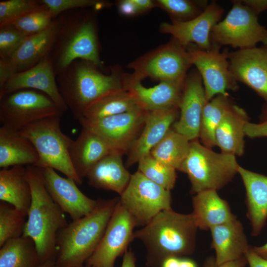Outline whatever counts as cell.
Segmentation results:
<instances>
[{
  "mask_svg": "<svg viewBox=\"0 0 267 267\" xmlns=\"http://www.w3.org/2000/svg\"><path fill=\"white\" fill-rule=\"evenodd\" d=\"M26 167L32 200L23 236L34 241L42 263L56 260L58 233L68 224L65 213L45 187L41 168L32 165Z\"/></svg>",
  "mask_w": 267,
  "mask_h": 267,
  "instance_id": "2",
  "label": "cell"
},
{
  "mask_svg": "<svg viewBox=\"0 0 267 267\" xmlns=\"http://www.w3.org/2000/svg\"><path fill=\"white\" fill-rule=\"evenodd\" d=\"M121 78L124 89L142 109L153 111L178 107L184 82L161 81L153 87L146 88L133 74H123Z\"/></svg>",
  "mask_w": 267,
  "mask_h": 267,
  "instance_id": "20",
  "label": "cell"
},
{
  "mask_svg": "<svg viewBox=\"0 0 267 267\" xmlns=\"http://www.w3.org/2000/svg\"><path fill=\"white\" fill-rule=\"evenodd\" d=\"M244 257L249 267H267V260L254 252L252 246L246 253Z\"/></svg>",
  "mask_w": 267,
  "mask_h": 267,
  "instance_id": "44",
  "label": "cell"
},
{
  "mask_svg": "<svg viewBox=\"0 0 267 267\" xmlns=\"http://www.w3.org/2000/svg\"><path fill=\"white\" fill-rule=\"evenodd\" d=\"M146 111L140 107L97 120L80 123L102 137L113 153L123 155L140 134L144 125Z\"/></svg>",
  "mask_w": 267,
  "mask_h": 267,
  "instance_id": "14",
  "label": "cell"
},
{
  "mask_svg": "<svg viewBox=\"0 0 267 267\" xmlns=\"http://www.w3.org/2000/svg\"><path fill=\"white\" fill-rule=\"evenodd\" d=\"M199 141H190L188 154L179 171L187 174L191 193L218 191L231 181L239 167L236 156L213 151Z\"/></svg>",
  "mask_w": 267,
  "mask_h": 267,
  "instance_id": "6",
  "label": "cell"
},
{
  "mask_svg": "<svg viewBox=\"0 0 267 267\" xmlns=\"http://www.w3.org/2000/svg\"><path fill=\"white\" fill-rule=\"evenodd\" d=\"M138 171L146 178L171 191L175 186L176 170L154 158L150 153L138 162Z\"/></svg>",
  "mask_w": 267,
  "mask_h": 267,
  "instance_id": "35",
  "label": "cell"
},
{
  "mask_svg": "<svg viewBox=\"0 0 267 267\" xmlns=\"http://www.w3.org/2000/svg\"><path fill=\"white\" fill-rule=\"evenodd\" d=\"M136 222L119 200L96 249L85 265L91 267H115L116 259L123 256L134 240Z\"/></svg>",
  "mask_w": 267,
  "mask_h": 267,
  "instance_id": "13",
  "label": "cell"
},
{
  "mask_svg": "<svg viewBox=\"0 0 267 267\" xmlns=\"http://www.w3.org/2000/svg\"><path fill=\"white\" fill-rule=\"evenodd\" d=\"M51 267H60L59 266H58L57 265H56L55 264L54 265H53V266H52Z\"/></svg>",
  "mask_w": 267,
  "mask_h": 267,
  "instance_id": "54",
  "label": "cell"
},
{
  "mask_svg": "<svg viewBox=\"0 0 267 267\" xmlns=\"http://www.w3.org/2000/svg\"><path fill=\"white\" fill-rule=\"evenodd\" d=\"M119 198L98 199L89 214L61 229L57 237L55 265L60 267L84 265L104 234Z\"/></svg>",
  "mask_w": 267,
  "mask_h": 267,
  "instance_id": "4",
  "label": "cell"
},
{
  "mask_svg": "<svg viewBox=\"0 0 267 267\" xmlns=\"http://www.w3.org/2000/svg\"><path fill=\"white\" fill-rule=\"evenodd\" d=\"M84 10L66 11L57 17L58 30L49 53L56 76L77 59L102 66L95 21Z\"/></svg>",
  "mask_w": 267,
  "mask_h": 267,
  "instance_id": "3",
  "label": "cell"
},
{
  "mask_svg": "<svg viewBox=\"0 0 267 267\" xmlns=\"http://www.w3.org/2000/svg\"><path fill=\"white\" fill-rule=\"evenodd\" d=\"M220 48L215 44L207 50L194 44L186 47L192 65L195 66L201 77L208 101L219 94H228V90L238 89L237 81L229 68V52L227 50L221 51Z\"/></svg>",
  "mask_w": 267,
  "mask_h": 267,
  "instance_id": "12",
  "label": "cell"
},
{
  "mask_svg": "<svg viewBox=\"0 0 267 267\" xmlns=\"http://www.w3.org/2000/svg\"><path fill=\"white\" fill-rule=\"evenodd\" d=\"M208 101L199 72L191 71L184 81L178 104L179 116L173 129L190 141L199 139L202 115Z\"/></svg>",
  "mask_w": 267,
  "mask_h": 267,
  "instance_id": "16",
  "label": "cell"
},
{
  "mask_svg": "<svg viewBox=\"0 0 267 267\" xmlns=\"http://www.w3.org/2000/svg\"><path fill=\"white\" fill-rule=\"evenodd\" d=\"M112 153L111 147L102 137L85 127L72 140L69 149L73 167L82 180L95 164Z\"/></svg>",
  "mask_w": 267,
  "mask_h": 267,
  "instance_id": "23",
  "label": "cell"
},
{
  "mask_svg": "<svg viewBox=\"0 0 267 267\" xmlns=\"http://www.w3.org/2000/svg\"><path fill=\"white\" fill-rule=\"evenodd\" d=\"M39 157L31 141L19 131L1 126L0 128V167L36 166Z\"/></svg>",
  "mask_w": 267,
  "mask_h": 267,
  "instance_id": "29",
  "label": "cell"
},
{
  "mask_svg": "<svg viewBox=\"0 0 267 267\" xmlns=\"http://www.w3.org/2000/svg\"><path fill=\"white\" fill-rule=\"evenodd\" d=\"M192 65L186 47L173 39L131 62L128 67L142 80L149 78L161 81L184 82Z\"/></svg>",
  "mask_w": 267,
  "mask_h": 267,
  "instance_id": "9",
  "label": "cell"
},
{
  "mask_svg": "<svg viewBox=\"0 0 267 267\" xmlns=\"http://www.w3.org/2000/svg\"><path fill=\"white\" fill-rule=\"evenodd\" d=\"M58 27L56 17L45 30L28 36L9 59L6 61L0 60V62L12 74L33 67L50 53Z\"/></svg>",
  "mask_w": 267,
  "mask_h": 267,
  "instance_id": "22",
  "label": "cell"
},
{
  "mask_svg": "<svg viewBox=\"0 0 267 267\" xmlns=\"http://www.w3.org/2000/svg\"><path fill=\"white\" fill-rule=\"evenodd\" d=\"M247 265L245 257L239 259L221 264L217 263L215 256L208 257L202 267H246Z\"/></svg>",
  "mask_w": 267,
  "mask_h": 267,
  "instance_id": "43",
  "label": "cell"
},
{
  "mask_svg": "<svg viewBox=\"0 0 267 267\" xmlns=\"http://www.w3.org/2000/svg\"><path fill=\"white\" fill-rule=\"evenodd\" d=\"M99 68L89 61L77 59L56 76L64 101L78 121L93 102L110 92L124 89L121 77L114 70L106 75Z\"/></svg>",
  "mask_w": 267,
  "mask_h": 267,
  "instance_id": "5",
  "label": "cell"
},
{
  "mask_svg": "<svg viewBox=\"0 0 267 267\" xmlns=\"http://www.w3.org/2000/svg\"><path fill=\"white\" fill-rule=\"evenodd\" d=\"M156 6L164 10L172 18V21L184 22L201 14L208 3L207 0H158Z\"/></svg>",
  "mask_w": 267,
  "mask_h": 267,
  "instance_id": "37",
  "label": "cell"
},
{
  "mask_svg": "<svg viewBox=\"0 0 267 267\" xmlns=\"http://www.w3.org/2000/svg\"><path fill=\"white\" fill-rule=\"evenodd\" d=\"M135 257L132 250H127L123 255L121 267H136Z\"/></svg>",
  "mask_w": 267,
  "mask_h": 267,
  "instance_id": "46",
  "label": "cell"
},
{
  "mask_svg": "<svg viewBox=\"0 0 267 267\" xmlns=\"http://www.w3.org/2000/svg\"><path fill=\"white\" fill-rule=\"evenodd\" d=\"M229 62L236 80L249 87L267 101V46L229 52Z\"/></svg>",
  "mask_w": 267,
  "mask_h": 267,
  "instance_id": "19",
  "label": "cell"
},
{
  "mask_svg": "<svg viewBox=\"0 0 267 267\" xmlns=\"http://www.w3.org/2000/svg\"><path fill=\"white\" fill-rule=\"evenodd\" d=\"M118 8L120 13L126 16H133L140 13L133 0H123L118 3Z\"/></svg>",
  "mask_w": 267,
  "mask_h": 267,
  "instance_id": "45",
  "label": "cell"
},
{
  "mask_svg": "<svg viewBox=\"0 0 267 267\" xmlns=\"http://www.w3.org/2000/svg\"><path fill=\"white\" fill-rule=\"evenodd\" d=\"M180 257H171L166 259L161 267H179Z\"/></svg>",
  "mask_w": 267,
  "mask_h": 267,
  "instance_id": "48",
  "label": "cell"
},
{
  "mask_svg": "<svg viewBox=\"0 0 267 267\" xmlns=\"http://www.w3.org/2000/svg\"><path fill=\"white\" fill-rule=\"evenodd\" d=\"M27 37L11 23L0 26V60L9 59Z\"/></svg>",
  "mask_w": 267,
  "mask_h": 267,
  "instance_id": "40",
  "label": "cell"
},
{
  "mask_svg": "<svg viewBox=\"0 0 267 267\" xmlns=\"http://www.w3.org/2000/svg\"><path fill=\"white\" fill-rule=\"evenodd\" d=\"M26 174V167L23 166L1 169L0 200L27 216L31 203L32 192Z\"/></svg>",
  "mask_w": 267,
  "mask_h": 267,
  "instance_id": "30",
  "label": "cell"
},
{
  "mask_svg": "<svg viewBox=\"0 0 267 267\" xmlns=\"http://www.w3.org/2000/svg\"><path fill=\"white\" fill-rule=\"evenodd\" d=\"M55 259H51L48 260L42 263L38 267H51L55 264Z\"/></svg>",
  "mask_w": 267,
  "mask_h": 267,
  "instance_id": "51",
  "label": "cell"
},
{
  "mask_svg": "<svg viewBox=\"0 0 267 267\" xmlns=\"http://www.w3.org/2000/svg\"><path fill=\"white\" fill-rule=\"evenodd\" d=\"M252 249L261 257L267 260V242L264 245L259 246L252 247Z\"/></svg>",
  "mask_w": 267,
  "mask_h": 267,
  "instance_id": "50",
  "label": "cell"
},
{
  "mask_svg": "<svg viewBox=\"0 0 267 267\" xmlns=\"http://www.w3.org/2000/svg\"><path fill=\"white\" fill-rule=\"evenodd\" d=\"M133 1L140 13L148 10L156 6V2L151 0H133Z\"/></svg>",
  "mask_w": 267,
  "mask_h": 267,
  "instance_id": "47",
  "label": "cell"
},
{
  "mask_svg": "<svg viewBox=\"0 0 267 267\" xmlns=\"http://www.w3.org/2000/svg\"><path fill=\"white\" fill-rule=\"evenodd\" d=\"M224 9L216 1H212L196 17L184 22L162 23L160 31L170 34L180 44L186 47L194 44L202 49L212 46L211 34L214 26L223 16Z\"/></svg>",
  "mask_w": 267,
  "mask_h": 267,
  "instance_id": "15",
  "label": "cell"
},
{
  "mask_svg": "<svg viewBox=\"0 0 267 267\" xmlns=\"http://www.w3.org/2000/svg\"><path fill=\"white\" fill-rule=\"evenodd\" d=\"M245 135L250 138L267 137V121L260 123L247 122L244 129Z\"/></svg>",
  "mask_w": 267,
  "mask_h": 267,
  "instance_id": "42",
  "label": "cell"
},
{
  "mask_svg": "<svg viewBox=\"0 0 267 267\" xmlns=\"http://www.w3.org/2000/svg\"><path fill=\"white\" fill-rule=\"evenodd\" d=\"M41 169L44 183L49 194L72 221L87 215L96 207L98 200L92 199L84 194L73 179L62 177L51 168Z\"/></svg>",
  "mask_w": 267,
  "mask_h": 267,
  "instance_id": "18",
  "label": "cell"
},
{
  "mask_svg": "<svg viewBox=\"0 0 267 267\" xmlns=\"http://www.w3.org/2000/svg\"><path fill=\"white\" fill-rule=\"evenodd\" d=\"M198 228L191 213L163 210L148 223L134 232V239L142 242L146 251V266L161 267L171 257L192 255L195 249Z\"/></svg>",
  "mask_w": 267,
  "mask_h": 267,
  "instance_id": "1",
  "label": "cell"
},
{
  "mask_svg": "<svg viewBox=\"0 0 267 267\" xmlns=\"http://www.w3.org/2000/svg\"><path fill=\"white\" fill-rule=\"evenodd\" d=\"M44 6L41 0H6L0 1V26Z\"/></svg>",
  "mask_w": 267,
  "mask_h": 267,
  "instance_id": "39",
  "label": "cell"
},
{
  "mask_svg": "<svg viewBox=\"0 0 267 267\" xmlns=\"http://www.w3.org/2000/svg\"><path fill=\"white\" fill-rule=\"evenodd\" d=\"M232 103L229 94L217 95L207 102L200 123L199 139L201 144L210 148L216 146V131Z\"/></svg>",
  "mask_w": 267,
  "mask_h": 267,
  "instance_id": "34",
  "label": "cell"
},
{
  "mask_svg": "<svg viewBox=\"0 0 267 267\" xmlns=\"http://www.w3.org/2000/svg\"><path fill=\"white\" fill-rule=\"evenodd\" d=\"M122 155L112 153L99 161L86 177L89 184L97 189L115 192L121 195L132 176L123 164Z\"/></svg>",
  "mask_w": 267,
  "mask_h": 267,
  "instance_id": "28",
  "label": "cell"
},
{
  "mask_svg": "<svg viewBox=\"0 0 267 267\" xmlns=\"http://www.w3.org/2000/svg\"><path fill=\"white\" fill-rule=\"evenodd\" d=\"M211 248L217 264L235 261L244 257L251 246L248 244L241 222L235 219L210 229Z\"/></svg>",
  "mask_w": 267,
  "mask_h": 267,
  "instance_id": "24",
  "label": "cell"
},
{
  "mask_svg": "<svg viewBox=\"0 0 267 267\" xmlns=\"http://www.w3.org/2000/svg\"><path fill=\"white\" fill-rule=\"evenodd\" d=\"M178 114V107L146 111L143 129L127 152V167L138 163L150 153L172 128Z\"/></svg>",
  "mask_w": 267,
  "mask_h": 267,
  "instance_id": "21",
  "label": "cell"
},
{
  "mask_svg": "<svg viewBox=\"0 0 267 267\" xmlns=\"http://www.w3.org/2000/svg\"><path fill=\"white\" fill-rule=\"evenodd\" d=\"M192 203L191 214L200 229L210 230L237 218L232 213L228 202L216 190H205L194 194Z\"/></svg>",
  "mask_w": 267,
  "mask_h": 267,
  "instance_id": "26",
  "label": "cell"
},
{
  "mask_svg": "<svg viewBox=\"0 0 267 267\" xmlns=\"http://www.w3.org/2000/svg\"><path fill=\"white\" fill-rule=\"evenodd\" d=\"M24 89L41 91L50 98L63 112L68 109L58 89L49 54L29 69L13 74L0 90V98Z\"/></svg>",
  "mask_w": 267,
  "mask_h": 267,
  "instance_id": "17",
  "label": "cell"
},
{
  "mask_svg": "<svg viewBox=\"0 0 267 267\" xmlns=\"http://www.w3.org/2000/svg\"><path fill=\"white\" fill-rule=\"evenodd\" d=\"M89 267V266H87L84 265L79 266V267Z\"/></svg>",
  "mask_w": 267,
  "mask_h": 267,
  "instance_id": "53",
  "label": "cell"
},
{
  "mask_svg": "<svg viewBox=\"0 0 267 267\" xmlns=\"http://www.w3.org/2000/svg\"><path fill=\"white\" fill-rule=\"evenodd\" d=\"M262 119L263 121H267V106L263 110L262 114Z\"/></svg>",
  "mask_w": 267,
  "mask_h": 267,
  "instance_id": "52",
  "label": "cell"
},
{
  "mask_svg": "<svg viewBox=\"0 0 267 267\" xmlns=\"http://www.w3.org/2000/svg\"><path fill=\"white\" fill-rule=\"evenodd\" d=\"M232 3L226 16L213 28L212 44L238 49L254 47L260 43L267 46V28L260 24L258 14L242 0Z\"/></svg>",
  "mask_w": 267,
  "mask_h": 267,
  "instance_id": "8",
  "label": "cell"
},
{
  "mask_svg": "<svg viewBox=\"0 0 267 267\" xmlns=\"http://www.w3.org/2000/svg\"><path fill=\"white\" fill-rule=\"evenodd\" d=\"M27 216L12 205L0 203V247L9 239L23 235Z\"/></svg>",
  "mask_w": 267,
  "mask_h": 267,
  "instance_id": "36",
  "label": "cell"
},
{
  "mask_svg": "<svg viewBox=\"0 0 267 267\" xmlns=\"http://www.w3.org/2000/svg\"><path fill=\"white\" fill-rule=\"evenodd\" d=\"M119 201L133 217L136 226H145L160 212L172 209L170 191L138 171L132 175Z\"/></svg>",
  "mask_w": 267,
  "mask_h": 267,
  "instance_id": "11",
  "label": "cell"
},
{
  "mask_svg": "<svg viewBox=\"0 0 267 267\" xmlns=\"http://www.w3.org/2000/svg\"><path fill=\"white\" fill-rule=\"evenodd\" d=\"M190 141L171 128L150 154L159 161L179 171L188 154Z\"/></svg>",
  "mask_w": 267,
  "mask_h": 267,
  "instance_id": "33",
  "label": "cell"
},
{
  "mask_svg": "<svg viewBox=\"0 0 267 267\" xmlns=\"http://www.w3.org/2000/svg\"><path fill=\"white\" fill-rule=\"evenodd\" d=\"M41 2L50 12L54 18L66 11L94 8L96 10L109 5L107 2L95 0H40Z\"/></svg>",
  "mask_w": 267,
  "mask_h": 267,
  "instance_id": "41",
  "label": "cell"
},
{
  "mask_svg": "<svg viewBox=\"0 0 267 267\" xmlns=\"http://www.w3.org/2000/svg\"><path fill=\"white\" fill-rule=\"evenodd\" d=\"M179 267H198L194 260L187 257H180Z\"/></svg>",
  "mask_w": 267,
  "mask_h": 267,
  "instance_id": "49",
  "label": "cell"
},
{
  "mask_svg": "<svg viewBox=\"0 0 267 267\" xmlns=\"http://www.w3.org/2000/svg\"><path fill=\"white\" fill-rule=\"evenodd\" d=\"M0 247V267H38L42 264L30 237L22 235L11 239Z\"/></svg>",
  "mask_w": 267,
  "mask_h": 267,
  "instance_id": "32",
  "label": "cell"
},
{
  "mask_svg": "<svg viewBox=\"0 0 267 267\" xmlns=\"http://www.w3.org/2000/svg\"><path fill=\"white\" fill-rule=\"evenodd\" d=\"M55 18L44 6L27 14L11 23L27 36L40 33L47 28Z\"/></svg>",
  "mask_w": 267,
  "mask_h": 267,
  "instance_id": "38",
  "label": "cell"
},
{
  "mask_svg": "<svg viewBox=\"0 0 267 267\" xmlns=\"http://www.w3.org/2000/svg\"><path fill=\"white\" fill-rule=\"evenodd\" d=\"M246 112L233 103L227 109L215 133L216 146L222 152L242 156L244 152L245 126L248 122Z\"/></svg>",
  "mask_w": 267,
  "mask_h": 267,
  "instance_id": "27",
  "label": "cell"
},
{
  "mask_svg": "<svg viewBox=\"0 0 267 267\" xmlns=\"http://www.w3.org/2000/svg\"><path fill=\"white\" fill-rule=\"evenodd\" d=\"M61 117L53 116L38 121L19 132L31 141L38 153L39 159L36 166L58 171L81 185L83 180L77 175L69 155L73 140L62 132Z\"/></svg>",
  "mask_w": 267,
  "mask_h": 267,
  "instance_id": "7",
  "label": "cell"
},
{
  "mask_svg": "<svg viewBox=\"0 0 267 267\" xmlns=\"http://www.w3.org/2000/svg\"><path fill=\"white\" fill-rule=\"evenodd\" d=\"M245 188L247 217L251 225V234L259 235L267 220V176L248 170L238 169Z\"/></svg>",
  "mask_w": 267,
  "mask_h": 267,
  "instance_id": "25",
  "label": "cell"
},
{
  "mask_svg": "<svg viewBox=\"0 0 267 267\" xmlns=\"http://www.w3.org/2000/svg\"><path fill=\"white\" fill-rule=\"evenodd\" d=\"M140 107L133 95L125 89L110 92L100 97L85 110L79 120L90 122L133 110Z\"/></svg>",
  "mask_w": 267,
  "mask_h": 267,
  "instance_id": "31",
  "label": "cell"
},
{
  "mask_svg": "<svg viewBox=\"0 0 267 267\" xmlns=\"http://www.w3.org/2000/svg\"><path fill=\"white\" fill-rule=\"evenodd\" d=\"M63 113L50 98L36 90L21 89L0 98V124L15 131L45 118L61 116Z\"/></svg>",
  "mask_w": 267,
  "mask_h": 267,
  "instance_id": "10",
  "label": "cell"
}]
</instances>
